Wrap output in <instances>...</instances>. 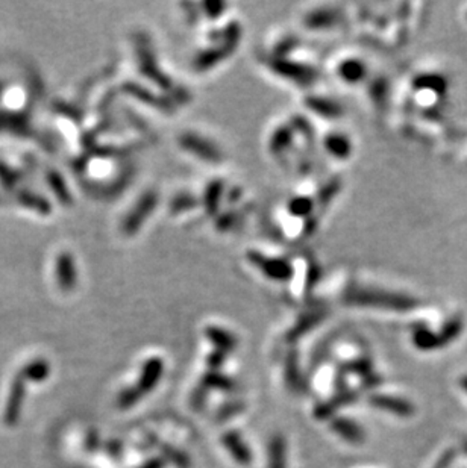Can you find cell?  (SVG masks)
<instances>
[{"mask_svg":"<svg viewBox=\"0 0 467 468\" xmlns=\"http://www.w3.org/2000/svg\"><path fill=\"white\" fill-rule=\"evenodd\" d=\"M251 260L258 265L260 270L273 280H287L291 276V265L285 260L264 258L261 253H253Z\"/></svg>","mask_w":467,"mask_h":468,"instance_id":"3","label":"cell"},{"mask_svg":"<svg viewBox=\"0 0 467 468\" xmlns=\"http://www.w3.org/2000/svg\"><path fill=\"white\" fill-rule=\"evenodd\" d=\"M224 444L225 447L228 449V452L236 458V461L241 465H248L251 464L252 459V454L248 449L246 444L243 442L241 437L237 434V432H228L224 437Z\"/></svg>","mask_w":467,"mask_h":468,"instance_id":"5","label":"cell"},{"mask_svg":"<svg viewBox=\"0 0 467 468\" xmlns=\"http://www.w3.org/2000/svg\"><path fill=\"white\" fill-rule=\"evenodd\" d=\"M310 107L319 112L320 115H331V117H335L342 112L340 107H338L337 103L334 102H328V100H325V99H316L314 102H310Z\"/></svg>","mask_w":467,"mask_h":468,"instance_id":"15","label":"cell"},{"mask_svg":"<svg viewBox=\"0 0 467 468\" xmlns=\"http://www.w3.org/2000/svg\"><path fill=\"white\" fill-rule=\"evenodd\" d=\"M162 368H164V366H162V361L159 358L149 359L143 367L142 378H140V382H138V390L142 393H147V391L154 390L155 385L161 379Z\"/></svg>","mask_w":467,"mask_h":468,"instance_id":"4","label":"cell"},{"mask_svg":"<svg viewBox=\"0 0 467 468\" xmlns=\"http://www.w3.org/2000/svg\"><path fill=\"white\" fill-rule=\"evenodd\" d=\"M326 149H328L330 154H332L334 156L345 159L346 156L350 155V150H352V146H350V142L347 139V137L345 135H338V134H332L328 138H326Z\"/></svg>","mask_w":467,"mask_h":468,"instance_id":"10","label":"cell"},{"mask_svg":"<svg viewBox=\"0 0 467 468\" xmlns=\"http://www.w3.org/2000/svg\"><path fill=\"white\" fill-rule=\"evenodd\" d=\"M354 302L358 305H369L378 308H389V309H410L416 307V300L404 296L394 294V292H385L378 289H360L354 292Z\"/></svg>","mask_w":467,"mask_h":468,"instance_id":"1","label":"cell"},{"mask_svg":"<svg viewBox=\"0 0 467 468\" xmlns=\"http://www.w3.org/2000/svg\"><path fill=\"white\" fill-rule=\"evenodd\" d=\"M413 87L416 90L436 92V95H445L448 90V80L445 76L437 73H422L414 78Z\"/></svg>","mask_w":467,"mask_h":468,"instance_id":"7","label":"cell"},{"mask_svg":"<svg viewBox=\"0 0 467 468\" xmlns=\"http://www.w3.org/2000/svg\"><path fill=\"white\" fill-rule=\"evenodd\" d=\"M162 452H164V454L167 456V458L172 459L178 467L185 468L187 465H189V459H187V456L182 454L181 452L173 450L172 447H164V449H162Z\"/></svg>","mask_w":467,"mask_h":468,"instance_id":"19","label":"cell"},{"mask_svg":"<svg viewBox=\"0 0 467 468\" xmlns=\"http://www.w3.org/2000/svg\"><path fill=\"white\" fill-rule=\"evenodd\" d=\"M372 403L384 409H390V411H394L398 414H406L410 411V408H408L406 403L396 399H390V397H372Z\"/></svg>","mask_w":467,"mask_h":468,"instance_id":"14","label":"cell"},{"mask_svg":"<svg viewBox=\"0 0 467 468\" xmlns=\"http://www.w3.org/2000/svg\"><path fill=\"white\" fill-rule=\"evenodd\" d=\"M142 391L138 390V387H132V388H127L125 390L120 397H119V403L122 408H130L132 405H135L138 400H140V397H142Z\"/></svg>","mask_w":467,"mask_h":468,"instance_id":"17","label":"cell"},{"mask_svg":"<svg viewBox=\"0 0 467 468\" xmlns=\"http://www.w3.org/2000/svg\"><path fill=\"white\" fill-rule=\"evenodd\" d=\"M140 468H164V461H162V459H152V461L146 462L145 465H142Z\"/></svg>","mask_w":467,"mask_h":468,"instance_id":"21","label":"cell"},{"mask_svg":"<svg viewBox=\"0 0 467 468\" xmlns=\"http://www.w3.org/2000/svg\"><path fill=\"white\" fill-rule=\"evenodd\" d=\"M13 170H14V169H11V167L5 169V170H4V179H5L6 176H9V174L13 173ZM0 181H2V173H0Z\"/></svg>","mask_w":467,"mask_h":468,"instance_id":"22","label":"cell"},{"mask_svg":"<svg viewBox=\"0 0 467 468\" xmlns=\"http://www.w3.org/2000/svg\"><path fill=\"white\" fill-rule=\"evenodd\" d=\"M202 385L205 390L206 388H217V390H224V391L236 390V382L224 376V374H219L217 371H209L204 378Z\"/></svg>","mask_w":467,"mask_h":468,"instance_id":"12","label":"cell"},{"mask_svg":"<svg viewBox=\"0 0 467 468\" xmlns=\"http://www.w3.org/2000/svg\"><path fill=\"white\" fill-rule=\"evenodd\" d=\"M331 426L338 435H342L347 441L360 442L361 440H363V430H361L357 425H354L352 421H349L346 418L334 420L331 423Z\"/></svg>","mask_w":467,"mask_h":468,"instance_id":"9","label":"cell"},{"mask_svg":"<svg viewBox=\"0 0 467 468\" xmlns=\"http://www.w3.org/2000/svg\"><path fill=\"white\" fill-rule=\"evenodd\" d=\"M51 279L55 280V284L61 289H70L78 279L73 256L67 250L56 252L53 260L51 261Z\"/></svg>","mask_w":467,"mask_h":468,"instance_id":"2","label":"cell"},{"mask_svg":"<svg viewBox=\"0 0 467 468\" xmlns=\"http://www.w3.org/2000/svg\"><path fill=\"white\" fill-rule=\"evenodd\" d=\"M367 68L364 63H361L360 60H345L340 63V65L337 67V75L342 80L347 82V84H357V82L363 80L366 76Z\"/></svg>","mask_w":467,"mask_h":468,"instance_id":"6","label":"cell"},{"mask_svg":"<svg viewBox=\"0 0 467 468\" xmlns=\"http://www.w3.org/2000/svg\"><path fill=\"white\" fill-rule=\"evenodd\" d=\"M182 144L184 147L189 149L193 154H199L206 156L208 161H219V151L213 147H204L206 146L205 142H202L201 138H194V137H184L182 138Z\"/></svg>","mask_w":467,"mask_h":468,"instance_id":"11","label":"cell"},{"mask_svg":"<svg viewBox=\"0 0 467 468\" xmlns=\"http://www.w3.org/2000/svg\"><path fill=\"white\" fill-rule=\"evenodd\" d=\"M206 336L209 339H211L213 344H216L217 350H220V352H224V353L232 352V350L236 349V346H237L236 338H234L226 331L217 329V327H208V329H206Z\"/></svg>","mask_w":467,"mask_h":468,"instance_id":"8","label":"cell"},{"mask_svg":"<svg viewBox=\"0 0 467 468\" xmlns=\"http://www.w3.org/2000/svg\"><path fill=\"white\" fill-rule=\"evenodd\" d=\"M225 356H226V353L220 352V350H216V352H213L211 355H209V358H208V366L213 368V371H216V368L224 366Z\"/></svg>","mask_w":467,"mask_h":468,"instance_id":"20","label":"cell"},{"mask_svg":"<svg viewBox=\"0 0 467 468\" xmlns=\"http://www.w3.org/2000/svg\"><path fill=\"white\" fill-rule=\"evenodd\" d=\"M288 209H290V213L296 217L308 216L313 209V202L308 197H296L290 202Z\"/></svg>","mask_w":467,"mask_h":468,"instance_id":"16","label":"cell"},{"mask_svg":"<svg viewBox=\"0 0 467 468\" xmlns=\"http://www.w3.org/2000/svg\"><path fill=\"white\" fill-rule=\"evenodd\" d=\"M287 382L293 390H298L299 387V373H298V366L293 359L288 361L287 366Z\"/></svg>","mask_w":467,"mask_h":468,"instance_id":"18","label":"cell"},{"mask_svg":"<svg viewBox=\"0 0 467 468\" xmlns=\"http://www.w3.org/2000/svg\"><path fill=\"white\" fill-rule=\"evenodd\" d=\"M285 467V447L283 438L275 437L271 442V468Z\"/></svg>","mask_w":467,"mask_h":468,"instance_id":"13","label":"cell"}]
</instances>
